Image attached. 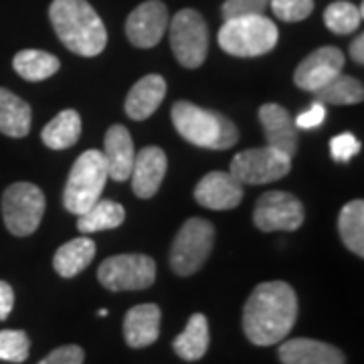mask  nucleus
<instances>
[{"mask_svg": "<svg viewBox=\"0 0 364 364\" xmlns=\"http://www.w3.org/2000/svg\"><path fill=\"white\" fill-rule=\"evenodd\" d=\"M95 257V243L90 237H77L57 249L53 257V267L61 277H75Z\"/></svg>", "mask_w": 364, "mask_h": 364, "instance_id": "nucleus-22", "label": "nucleus"}, {"mask_svg": "<svg viewBox=\"0 0 364 364\" xmlns=\"http://www.w3.org/2000/svg\"><path fill=\"white\" fill-rule=\"evenodd\" d=\"M109 178L107 174V162L104 152L87 150L75 160L73 168L69 172V178L63 193L65 208L73 215H81L87 208L100 200L104 193L105 182Z\"/></svg>", "mask_w": 364, "mask_h": 364, "instance_id": "nucleus-5", "label": "nucleus"}, {"mask_svg": "<svg viewBox=\"0 0 364 364\" xmlns=\"http://www.w3.org/2000/svg\"><path fill=\"white\" fill-rule=\"evenodd\" d=\"M363 6H354L352 2L340 0V2H332L324 11V23L326 26L336 33V35H350L354 33L360 23H363Z\"/></svg>", "mask_w": 364, "mask_h": 364, "instance_id": "nucleus-29", "label": "nucleus"}, {"mask_svg": "<svg viewBox=\"0 0 364 364\" xmlns=\"http://www.w3.org/2000/svg\"><path fill=\"white\" fill-rule=\"evenodd\" d=\"M269 0H225L223 4V16L237 18V16H251V14H263Z\"/></svg>", "mask_w": 364, "mask_h": 364, "instance_id": "nucleus-33", "label": "nucleus"}, {"mask_svg": "<svg viewBox=\"0 0 364 364\" xmlns=\"http://www.w3.org/2000/svg\"><path fill=\"white\" fill-rule=\"evenodd\" d=\"M45 215V195L37 184L14 182L2 195V217L6 229L16 237L37 231Z\"/></svg>", "mask_w": 364, "mask_h": 364, "instance_id": "nucleus-7", "label": "nucleus"}, {"mask_svg": "<svg viewBox=\"0 0 364 364\" xmlns=\"http://www.w3.org/2000/svg\"><path fill=\"white\" fill-rule=\"evenodd\" d=\"M83 360H85L83 348L75 344H67L49 352V356H45L39 364H83Z\"/></svg>", "mask_w": 364, "mask_h": 364, "instance_id": "nucleus-34", "label": "nucleus"}, {"mask_svg": "<svg viewBox=\"0 0 364 364\" xmlns=\"http://www.w3.org/2000/svg\"><path fill=\"white\" fill-rule=\"evenodd\" d=\"M208 322L203 314H193L182 334L174 340L172 348L186 363L200 360L208 350Z\"/></svg>", "mask_w": 364, "mask_h": 364, "instance_id": "nucleus-23", "label": "nucleus"}, {"mask_svg": "<svg viewBox=\"0 0 364 364\" xmlns=\"http://www.w3.org/2000/svg\"><path fill=\"white\" fill-rule=\"evenodd\" d=\"M338 231L344 245L364 257V203L360 198L346 203L338 215Z\"/></svg>", "mask_w": 364, "mask_h": 364, "instance_id": "nucleus-27", "label": "nucleus"}, {"mask_svg": "<svg viewBox=\"0 0 364 364\" xmlns=\"http://www.w3.org/2000/svg\"><path fill=\"white\" fill-rule=\"evenodd\" d=\"M170 47L176 61L186 69L205 63L208 51V28L200 13L182 9L170 23Z\"/></svg>", "mask_w": 364, "mask_h": 364, "instance_id": "nucleus-8", "label": "nucleus"}, {"mask_svg": "<svg viewBox=\"0 0 364 364\" xmlns=\"http://www.w3.org/2000/svg\"><path fill=\"white\" fill-rule=\"evenodd\" d=\"M81 136V117L75 109H63L43 128V144L51 150H67Z\"/></svg>", "mask_w": 364, "mask_h": 364, "instance_id": "nucleus-25", "label": "nucleus"}, {"mask_svg": "<svg viewBox=\"0 0 364 364\" xmlns=\"http://www.w3.org/2000/svg\"><path fill=\"white\" fill-rule=\"evenodd\" d=\"M97 279L109 291L146 289L156 279V263L152 257L140 255V253L114 255L100 265Z\"/></svg>", "mask_w": 364, "mask_h": 364, "instance_id": "nucleus-9", "label": "nucleus"}, {"mask_svg": "<svg viewBox=\"0 0 364 364\" xmlns=\"http://www.w3.org/2000/svg\"><path fill=\"white\" fill-rule=\"evenodd\" d=\"M126 219V210L119 203L114 200H97L93 203L85 213H81L77 219L79 233L90 235L100 233V231H109L116 229Z\"/></svg>", "mask_w": 364, "mask_h": 364, "instance_id": "nucleus-24", "label": "nucleus"}, {"mask_svg": "<svg viewBox=\"0 0 364 364\" xmlns=\"http://www.w3.org/2000/svg\"><path fill=\"white\" fill-rule=\"evenodd\" d=\"M298 318V298L286 282H263L249 296L243 330L255 346H273L291 332Z\"/></svg>", "mask_w": 364, "mask_h": 364, "instance_id": "nucleus-1", "label": "nucleus"}, {"mask_svg": "<svg viewBox=\"0 0 364 364\" xmlns=\"http://www.w3.org/2000/svg\"><path fill=\"white\" fill-rule=\"evenodd\" d=\"M326 119V104L322 102H314L306 112H301L296 119H294V124H296V128L298 130H312V128H318V126H322Z\"/></svg>", "mask_w": 364, "mask_h": 364, "instance_id": "nucleus-35", "label": "nucleus"}, {"mask_svg": "<svg viewBox=\"0 0 364 364\" xmlns=\"http://www.w3.org/2000/svg\"><path fill=\"white\" fill-rule=\"evenodd\" d=\"M172 124L186 142L208 150H227L239 142V130L229 117L191 102L172 105Z\"/></svg>", "mask_w": 364, "mask_h": 364, "instance_id": "nucleus-3", "label": "nucleus"}, {"mask_svg": "<svg viewBox=\"0 0 364 364\" xmlns=\"http://www.w3.org/2000/svg\"><path fill=\"white\" fill-rule=\"evenodd\" d=\"M259 122L265 132L267 146L294 158L298 150V128L286 107L277 104L261 105Z\"/></svg>", "mask_w": 364, "mask_h": 364, "instance_id": "nucleus-16", "label": "nucleus"}, {"mask_svg": "<svg viewBox=\"0 0 364 364\" xmlns=\"http://www.w3.org/2000/svg\"><path fill=\"white\" fill-rule=\"evenodd\" d=\"M31 105L13 91L0 87V132L11 138H25L31 130Z\"/></svg>", "mask_w": 364, "mask_h": 364, "instance_id": "nucleus-21", "label": "nucleus"}, {"mask_svg": "<svg viewBox=\"0 0 364 364\" xmlns=\"http://www.w3.org/2000/svg\"><path fill=\"white\" fill-rule=\"evenodd\" d=\"M291 170V158L269 148H249L239 152L231 162V174L241 184H267L284 178Z\"/></svg>", "mask_w": 364, "mask_h": 364, "instance_id": "nucleus-10", "label": "nucleus"}, {"mask_svg": "<svg viewBox=\"0 0 364 364\" xmlns=\"http://www.w3.org/2000/svg\"><path fill=\"white\" fill-rule=\"evenodd\" d=\"M279 31L263 14L227 18L219 31V45L233 57H261L275 49Z\"/></svg>", "mask_w": 364, "mask_h": 364, "instance_id": "nucleus-4", "label": "nucleus"}, {"mask_svg": "<svg viewBox=\"0 0 364 364\" xmlns=\"http://www.w3.org/2000/svg\"><path fill=\"white\" fill-rule=\"evenodd\" d=\"M160 308L156 304L134 306L124 318V338L132 348H146L160 336Z\"/></svg>", "mask_w": 364, "mask_h": 364, "instance_id": "nucleus-18", "label": "nucleus"}, {"mask_svg": "<svg viewBox=\"0 0 364 364\" xmlns=\"http://www.w3.org/2000/svg\"><path fill=\"white\" fill-rule=\"evenodd\" d=\"M314 95H316V102H322V104L352 105L363 102L364 87L358 79L340 73L330 83H326L324 87L314 91Z\"/></svg>", "mask_w": 364, "mask_h": 364, "instance_id": "nucleus-28", "label": "nucleus"}, {"mask_svg": "<svg viewBox=\"0 0 364 364\" xmlns=\"http://www.w3.org/2000/svg\"><path fill=\"white\" fill-rule=\"evenodd\" d=\"M364 37L363 35H358L356 39L352 41L350 45V57L354 59V63H358V65H363L364 63Z\"/></svg>", "mask_w": 364, "mask_h": 364, "instance_id": "nucleus-37", "label": "nucleus"}, {"mask_svg": "<svg viewBox=\"0 0 364 364\" xmlns=\"http://www.w3.org/2000/svg\"><path fill=\"white\" fill-rule=\"evenodd\" d=\"M215 243V227L200 217H191L181 227L170 249V267L176 275H193L208 259Z\"/></svg>", "mask_w": 364, "mask_h": 364, "instance_id": "nucleus-6", "label": "nucleus"}, {"mask_svg": "<svg viewBox=\"0 0 364 364\" xmlns=\"http://www.w3.org/2000/svg\"><path fill=\"white\" fill-rule=\"evenodd\" d=\"M330 152H332V158L336 162H348L350 158L360 152V142L354 134L344 132V134H338L330 140Z\"/></svg>", "mask_w": 364, "mask_h": 364, "instance_id": "nucleus-32", "label": "nucleus"}, {"mask_svg": "<svg viewBox=\"0 0 364 364\" xmlns=\"http://www.w3.org/2000/svg\"><path fill=\"white\" fill-rule=\"evenodd\" d=\"M104 158L107 162V174L109 178L117 182H124L130 178L132 168H134V142H132L130 132L124 126H112L105 132L104 140Z\"/></svg>", "mask_w": 364, "mask_h": 364, "instance_id": "nucleus-17", "label": "nucleus"}, {"mask_svg": "<svg viewBox=\"0 0 364 364\" xmlns=\"http://www.w3.org/2000/svg\"><path fill=\"white\" fill-rule=\"evenodd\" d=\"M166 95V81L162 75H146L142 77L128 93L126 97V114L142 122L146 117H150L156 112L162 100Z\"/></svg>", "mask_w": 364, "mask_h": 364, "instance_id": "nucleus-20", "label": "nucleus"}, {"mask_svg": "<svg viewBox=\"0 0 364 364\" xmlns=\"http://www.w3.org/2000/svg\"><path fill=\"white\" fill-rule=\"evenodd\" d=\"M14 308V291L6 282H0V320H6Z\"/></svg>", "mask_w": 364, "mask_h": 364, "instance_id": "nucleus-36", "label": "nucleus"}, {"mask_svg": "<svg viewBox=\"0 0 364 364\" xmlns=\"http://www.w3.org/2000/svg\"><path fill=\"white\" fill-rule=\"evenodd\" d=\"M344 55L336 47H320L310 53L296 69L294 81L299 90L318 91L342 73Z\"/></svg>", "mask_w": 364, "mask_h": 364, "instance_id": "nucleus-13", "label": "nucleus"}, {"mask_svg": "<svg viewBox=\"0 0 364 364\" xmlns=\"http://www.w3.org/2000/svg\"><path fill=\"white\" fill-rule=\"evenodd\" d=\"M304 205L298 196L284 191H269L257 198L253 210V223L263 233L272 231H296L304 223Z\"/></svg>", "mask_w": 364, "mask_h": 364, "instance_id": "nucleus-11", "label": "nucleus"}, {"mask_svg": "<svg viewBox=\"0 0 364 364\" xmlns=\"http://www.w3.org/2000/svg\"><path fill=\"white\" fill-rule=\"evenodd\" d=\"M14 71L26 81H43V79L53 77L59 71V59L47 51L39 49H25L18 51L13 59Z\"/></svg>", "mask_w": 364, "mask_h": 364, "instance_id": "nucleus-26", "label": "nucleus"}, {"mask_svg": "<svg viewBox=\"0 0 364 364\" xmlns=\"http://www.w3.org/2000/svg\"><path fill=\"white\" fill-rule=\"evenodd\" d=\"M53 28L69 51L97 57L107 45V31L87 0H53L49 6Z\"/></svg>", "mask_w": 364, "mask_h": 364, "instance_id": "nucleus-2", "label": "nucleus"}, {"mask_svg": "<svg viewBox=\"0 0 364 364\" xmlns=\"http://www.w3.org/2000/svg\"><path fill=\"white\" fill-rule=\"evenodd\" d=\"M166 154L158 146H146L134 158L132 168V188L140 198H152L166 176Z\"/></svg>", "mask_w": 364, "mask_h": 364, "instance_id": "nucleus-15", "label": "nucleus"}, {"mask_svg": "<svg viewBox=\"0 0 364 364\" xmlns=\"http://www.w3.org/2000/svg\"><path fill=\"white\" fill-rule=\"evenodd\" d=\"M273 14L284 23H299L314 11V0H269Z\"/></svg>", "mask_w": 364, "mask_h": 364, "instance_id": "nucleus-31", "label": "nucleus"}, {"mask_svg": "<svg viewBox=\"0 0 364 364\" xmlns=\"http://www.w3.org/2000/svg\"><path fill=\"white\" fill-rule=\"evenodd\" d=\"M31 350V340L23 330H0V360L25 363Z\"/></svg>", "mask_w": 364, "mask_h": 364, "instance_id": "nucleus-30", "label": "nucleus"}, {"mask_svg": "<svg viewBox=\"0 0 364 364\" xmlns=\"http://www.w3.org/2000/svg\"><path fill=\"white\" fill-rule=\"evenodd\" d=\"M279 360L284 364H344V354L320 340L294 338L279 346Z\"/></svg>", "mask_w": 364, "mask_h": 364, "instance_id": "nucleus-19", "label": "nucleus"}, {"mask_svg": "<svg viewBox=\"0 0 364 364\" xmlns=\"http://www.w3.org/2000/svg\"><path fill=\"white\" fill-rule=\"evenodd\" d=\"M195 200L205 208L229 210L239 207V203L243 200V184L231 172H221V170L208 172L196 184Z\"/></svg>", "mask_w": 364, "mask_h": 364, "instance_id": "nucleus-14", "label": "nucleus"}, {"mask_svg": "<svg viewBox=\"0 0 364 364\" xmlns=\"http://www.w3.org/2000/svg\"><path fill=\"white\" fill-rule=\"evenodd\" d=\"M168 26V9L160 0H146L134 9L126 21V35L132 45L140 49H150L162 41Z\"/></svg>", "mask_w": 364, "mask_h": 364, "instance_id": "nucleus-12", "label": "nucleus"}]
</instances>
